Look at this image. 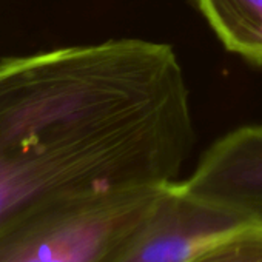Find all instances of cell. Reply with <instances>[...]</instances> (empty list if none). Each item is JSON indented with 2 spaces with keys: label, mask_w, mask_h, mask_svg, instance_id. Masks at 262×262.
<instances>
[{
  "label": "cell",
  "mask_w": 262,
  "mask_h": 262,
  "mask_svg": "<svg viewBox=\"0 0 262 262\" xmlns=\"http://www.w3.org/2000/svg\"><path fill=\"white\" fill-rule=\"evenodd\" d=\"M182 185L262 227V126L237 128L224 136Z\"/></svg>",
  "instance_id": "cell-4"
},
{
  "label": "cell",
  "mask_w": 262,
  "mask_h": 262,
  "mask_svg": "<svg viewBox=\"0 0 262 262\" xmlns=\"http://www.w3.org/2000/svg\"><path fill=\"white\" fill-rule=\"evenodd\" d=\"M182 68L139 39L0 60V225L42 202L164 185L193 147Z\"/></svg>",
  "instance_id": "cell-1"
},
{
  "label": "cell",
  "mask_w": 262,
  "mask_h": 262,
  "mask_svg": "<svg viewBox=\"0 0 262 262\" xmlns=\"http://www.w3.org/2000/svg\"><path fill=\"white\" fill-rule=\"evenodd\" d=\"M227 50L262 65V0H196Z\"/></svg>",
  "instance_id": "cell-5"
},
{
  "label": "cell",
  "mask_w": 262,
  "mask_h": 262,
  "mask_svg": "<svg viewBox=\"0 0 262 262\" xmlns=\"http://www.w3.org/2000/svg\"><path fill=\"white\" fill-rule=\"evenodd\" d=\"M191 262H262V227H247L213 245Z\"/></svg>",
  "instance_id": "cell-6"
},
{
  "label": "cell",
  "mask_w": 262,
  "mask_h": 262,
  "mask_svg": "<svg viewBox=\"0 0 262 262\" xmlns=\"http://www.w3.org/2000/svg\"><path fill=\"white\" fill-rule=\"evenodd\" d=\"M167 185L79 193L31 207L0 225V262H108Z\"/></svg>",
  "instance_id": "cell-2"
},
{
  "label": "cell",
  "mask_w": 262,
  "mask_h": 262,
  "mask_svg": "<svg viewBox=\"0 0 262 262\" xmlns=\"http://www.w3.org/2000/svg\"><path fill=\"white\" fill-rule=\"evenodd\" d=\"M254 224L168 184L156 204L108 262H191L194 257Z\"/></svg>",
  "instance_id": "cell-3"
}]
</instances>
